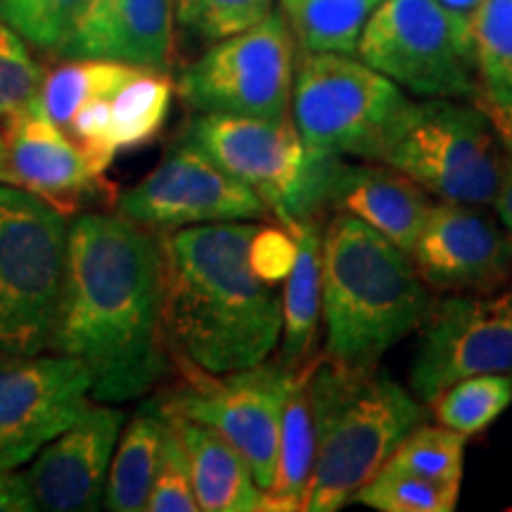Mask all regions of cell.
Listing matches in <instances>:
<instances>
[{
	"mask_svg": "<svg viewBox=\"0 0 512 512\" xmlns=\"http://www.w3.org/2000/svg\"><path fill=\"white\" fill-rule=\"evenodd\" d=\"M162 309L159 233L121 214H83L69 223L50 349L86 366L95 401H133L162 380L171 361Z\"/></svg>",
	"mask_w": 512,
	"mask_h": 512,
	"instance_id": "cell-1",
	"label": "cell"
},
{
	"mask_svg": "<svg viewBox=\"0 0 512 512\" xmlns=\"http://www.w3.org/2000/svg\"><path fill=\"white\" fill-rule=\"evenodd\" d=\"M256 228L228 221L162 235L164 342L176 366L233 373L278 347L283 299L249 261Z\"/></svg>",
	"mask_w": 512,
	"mask_h": 512,
	"instance_id": "cell-2",
	"label": "cell"
},
{
	"mask_svg": "<svg viewBox=\"0 0 512 512\" xmlns=\"http://www.w3.org/2000/svg\"><path fill=\"white\" fill-rule=\"evenodd\" d=\"M434 302L413 259L375 228L335 214L323 228V318L328 361L377 368L415 332Z\"/></svg>",
	"mask_w": 512,
	"mask_h": 512,
	"instance_id": "cell-3",
	"label": "cell"
},
{
	"mask_svg": "<svg viewBox=\"0 0 512 512\" xmlns=\"http://www.w3.org/2000/svg\"><path fill=\"white\" fill-rule=\"evenodd\" d=\"M316 463L304 512H335L422 425L427 411L377 368H344L318 356L309 375Z\"/></svg>",
	"mask_w": 512,
	"mask_h": 512,
	"instance_id": "cell-4",
	"label": "cell"
},
{
	"mask_svg": "<svg viewBox=\"0 0 512 512\" xmlns=\"http://www.w3.org/2000/svg\"><path fill=\"white\" fill-rule=\"evenodd\" d=\"M67 214L0 183V356L50 349L67 259Z\"/></svg>",
	"mask_w": 512,
	"mask_h": 512,
	"instance_id": "cell-5",
	"label": "cell"
},
{
	"mask_svg": "<svg viewBox=\"0 0 512 512\" xmlns=\"http://www.w3.org/2000/svg\"><path fill=\"white\" fill-rule=\"evenodd\" d=\"M380 162L441 202L489 207L501 188L508 155L475 105L432 98L408 105Z\"/></svg>",
	"mask_w": 512,
	"mask_h": 512,
	"instance_id": "cell-6",
	"label": "cell"
},
{
	"mask_svg": "<svg viewBox=\"0 0 512 512\" xmlns=\"http://www.w3.org/2000/svg\"><path fill=\"white\" fill-rule=\"evenodd\" d=\"M411 100L366 62L304 53L292 81V124L306 147L380 162Z\"/></svg>",
	"mask_w": 512,
	"mask_h": 512,
	"instance_id": "cell-7",
	"label": "cell"
},
{
	"mask_svg": "<svg viewBox=\"0 0 512 512\" xmlns=\"http://www.w3.org/2000/svg\"><path fill=\"white\" fill-rule=\"evenodd\" d=\"M356 53L396 86L425 98H475L479 88L472 24L437 0H382Z\"/></svg>",
	"mask_w": 512,
	"mask_h": 512,
	"instance_id": "cell-8",
	"label": "cell"
},
{
	"mask_svg": "<svg viewBox=\"0 0 512 512\" xmlns=\"http://www.w3.org/2000/svg\"><path fill=\"white\" fill-rule=\"evenodd\" d=\"M178 370L181 384L159 403L226 439L247 460L254 482L266 491L273 482L280 418L294 373L268 358L252 368L221 375L190 366Z\"/></svg>",
	"mask_w": 512,
	"mask_h": 512,
	"instance_id": "cell-9",
	"label": "cell"
},
{
	"mask_svg": "<svg viewBox=\"0 0 512 512\" xmlns=\"http://www.w3.org/2000/svg\"><path fill=\"white\" fill-rule=\"evenodd\" d=\"M294 48L285 17L271 12L256 27L216 41L178 79L195 112L285 119L292 100Z\"/></svg>",
	"mask_w": 512,
	"mask_h": 512,
	"instance_id": "cell-10",
	"label": "cell"
},
{
	"mask_svg": "<svg viewBox=\"0 0 512 512\" xmlns=\"http://www.w3.org/2000/svg\"><path fill=\"white\" fill-rule=\"evenodd\" d=\"M420 330L411 387L427 406L463 377L512 375V292L434 299Z\"/></svg>",
	"mask_w": 512,
	"mask_h": 512,
	"instance_id": "cell-11",
	"label": "cell"
},
{
	"mask_svg": "<svg viewBox=\"0 0 512 512\" xmlns=\"http://www.w3.org/2000/svg\"><path fill=\"white\" fill-rule=\"evenodd\" d=\"M117 209L155 233L204 223L261 221L271 214L252 190L188 140L171 147L143 181L121 192Z\"/></svg>",
	"mask_w": 512,
	"mask_h": 512,
	"instance_id": "cell-12",
	"label": "cell"
},
{
	"mask_svg": "<svg viewBox=\"0 0 512 512\" xmlns=\"http://www.w3.org/2000/svg\"><path fill=\"white\" fill-rule=\"evenodd\" d=\"M93 380L72 356H0V467L19 470L91 406Z\"/></svg>",
	"mask_w": 512,
	"mask_h": 512,
	"instance_id": "cell-13",
	"label": "cell"
},
{
	"mask_svg": "<svg viewBox=\"0 0 512 512\" xmlns=\"http://www.w3.org/2000/svg\"><path fill=\"white\" fill-rule=\"evenodd\" d=\"M432 292L489 294L512 278V240L475 204H434L408 254Z\"/></svg>",
	"mask_w": 512,
	"mask_h": 512,
	"instance_id": "cell-14",
	"label": "cell"
},
{
	"mask_svg": "<svg viewBox=\"0 0 512 512\" xmlns=\"http://www.w3.org/2000/svg\"><path fill=\"white\" fill-rule=\"evenodd\" d=\"M185 140L245 185L278 216L297 181L304 143L285 119L204 112L190 121Z\"/></svg>",
	"mask_w": 512,
	"mask_h": 512,
	"instance_id": "cell-15",
	"label": "cell"
},
{
	"mask_svg": "<svg viewBox=\"0 0 512 512\" xmlns=\"http://www.w3.org/2000/svg\"><path fill=\"white\" fill-rule=\"evenodd\" d=\"M124 420L119 408L88 406L79 420L48 441L24 472L34 508L46 512L100 508Z\"/></svg>",
	"mask_w": 512,
	"mask_h": 512,
	"instance_id": "cell-16",
	"label": "cell"
},
{
	"mask_svg": "<svg viewBox=\"0 0 512 512\" xmlns=\"http://www.w3.org/2000/svg\"><path fill=\"white\" fill-rule=\"evenodd\" d=\"M100 178L41 100L0 121V183L27 190L69 216Z\"/></svg>",
	"mask_w": 512,
	"mask_h": 512,
	"instance_id": "cell-17",
	"label": "cell"
},
{
	"mask_svg": "<svg viewBox=\"0 0 512 512\" xmlns=\"http://www.w3.org/2000/svg\"><path fill=\"white\" fill-rule=\"evenodd\" d=\"M430 197V192L392 166L344 162L332 188L330 209L354 216L411 254L434 207Z\"/></svg>",
	"mask_w": 512,
	"mask_h": 512,
	"instance_id": "cell-18",
	"label": "cell"
},
{
	"mask_svg": "<svg viewBox=\"0 0 512 512\" xmlns=\"http://www.w3.org/2000/svg\"><path fill=\"white\" fill-rule=\"evenodd\" d=\"M164 408V406H162ZM166 411V408H164ZM181 439L197 505L204 512H261L266 491L254 482L247 460L200 422L166 411Z\"/></svg>",
	"mask_w": 512,
	"mask_h": 512,
	"instance_id": "cell-19",
	"label": "cell"
},
{
	"mask_svg": "<svg viewBox=\"0 0 512 512\" xmlns=\"http://www.w3.org/2000/svg\"><path fill=\"white\" fill-rule=\"evenodd\" d=\"M294 235L297 254L283 292V328L278 361L299 373L316 361V339L323 313V226L316 219L285 223Z\"/></svg>",
	"mask_w": 512,
	"mask_h": 512,
	"instance_id": "cell-20",
	"label": "cell"
},
{
	"mask_svg": "<svg viewBox=\"0 0 512 512\" xmlns=\"http://www.w3.org/2000/svg\"><path fill=\"white\" fill-rule=\"evenodd\" d=\"M313 363L292 375L290 392L283 403L278 458H275L273 482L266 489V510L271 512L304 510L309 498L313 463H316V432H313L309 396Z\"/></svg>",
	"mask_w": 512,
	"mask_h": 512,
	"instance_id": "cell-21",
	"label": "cell"
},
{
	"mask_svg": "<svg viewBox=\"0 0 512 512\" xmlns=\"http://www.w3.org/2000/svg\"><path fill=\"white\" fill-rule=\"evenodd\" d=\"M166 427L169 420L162 403H147L133 415L128 427H124L107 472L105 498H102L107 510L140 512L147 508L162 458Z\"/></svg>",
	"mask_w": 512,
	"mask_h": 512,
	"instance_id": "cell-22",
	"label": "cell"
},
{
	"mask_svg": "<svg viewBox=\"0 0 512 512\" xmlns=\"http://www.w3.org/2000/svg\"><path fill=\"white\" fill-rule=\"evenodd\" d=\"M174 55V0H119L93 55L164 72Z\"/></svg>",
	"mask_w": 512,
	"mask_h": 512,
	"instance_id": "cell-23",
	"label": "cell"
},
{
	"mask_svg": "<svg viewBox=\"0 0 512 512\" xmlns=\"http://www.w3.org/2000/svg\"><path fill=\"white\" fill-rule=\"evenodd\" d=\"M290 34L304 53L354 55L382 0H280Z\"/></svg>",
	"mask_w": 512,
	"mask_h": 512,
	"instance_id": "cell-24",
	"label": "cell"
},
{
	"mask_svg": "<svg viewBox=\"0 0 512 512\" xmlns=\"http://www.w3.org/2000/svg\"><path fill=\"white\" fill-rule=\"evenodd\" d=\"M174 98V81L159 69H138L110 95L112 143L117 152L150 143L162 131Z\"/></svg>",
	"mask_w": 512,
	"mask_h": 512,
	"instance_id": "cell-25",
	"label": "cell"
},
{
	"mask_svg": "<svg viewBox=\"0 0 512 512\" xmlns=\"http://www.w3.org/2000/svg\"><path fill=\"white\" fill-rule=\"evenodd\" d=\"M140 67L131 64L100 60V57H81L57 67L43 79L41 102L48 117L60 128H67L79 107L95 98H107L119 86L131 79Z\"/></svg>",
	"mask_w": 512,
	"mask_h": 512,
	"instance_id": "cell-26",
	"label": "cell"
},
{
	"mask_svg": "<svg viewBox=\"0 0 512 512\" xmlns=\"http://www.w3.org/2000/svg\"><path fill=\"white\" fill-rule=\"evenodd\" d=\"M512 403V375L484 373L453 382L430 403L434 418L448 430L475 437Z\"/></svg>",
	"mask_w": 512,
	"mask_h": 512,
	"instance_id": "cell-27",
	"label": "cell"
},
{
	"mask_svg": "<svg viewBox=\"0 0 512 512\" xmlns=\"http://www.w3.org/2000/svg\"><path fill=\"white\" fill-rule=\"evenodd\" d=\"M458 496V486H446L382 465L356 491L351 503L368 505L380 512H453L458 508Z\"/></svg>",
	"mask_w": 512,
	"mask_h": 512,
	"instance_id": "cell-28",
	"label": "cell"
},
{
	"mask_svg": "<svg viewBox=\"0 0 512 512\" xmlns=\"http://www.w3.org/2000/svg\"><path fill=\"white\" fill-rule=\"evenodd\" d=\"M465 441L467 437L448 430L444 425L430 427L422 422L396 446V451L384 465L460 489Z\"/></svg>",
	"mask_w": 512,
	"mask_h": 512,
	"instance_id": "cell-29",
	"label": "cell"
},
{
	"mask_svg": "<svg viewBox=\"0 0 512 512\" xmlns=\"http://www.w3.org/2000/svg\"><path fill=\"white\" fill-rule=\"evenodd\" d=\"M174 12L190 36L216 43L264 22L273 0H174Z\"/></svg>",
	"mask_w": 512,
	"mask_h": 512,
	"instance_id": "cell-30",
	"label": "cell"
},
{
	"mask_svg": "<svg viewBox=\"0 0 512 512\" xmlns=\"http://www.w3.org/2000/svg\"><path fill=\"white\" fill-rule=\"evenodd\" d=\"M86 0H0V17L24 41L41 50H60Z\"/></svg>",
	"mask_w": 512,
	"mask_h": 512,
	"instance_id": "cell-31",
	"label": "cell"
},
{
	"mask_svg": "<svg viewBox=\"0 0 512 512\" xmlns=\"http://www.w3.org/2000/svg\"><path fill=\"white\" fill-rule=\"evenodd\" d=\"M472 36L484 86L512 91V0H484Z\"/></svg>",
	"mask_w": 512,
	"mask_h": 512,
	"instance_id": "cell-32",
	"label": "cell"
},
{
	"mask_svg": "<svg viewBox=\"0 0 512 512\" xmlns=\"http://www.w3.org/2000/svg\"><path fill=\"white\" fill-rule=\"evenodd\" d=\"M43 74L22 36L0 19V121L41 100Z\"/></svg>",
	"mask_w": 512,
	"mask_h": 512,
	"instance_id": "cell-33",
	"label": "cell"
},
{
	"mask_svg": "<svg viewBox=\"0 0 512 512\" xmlns=\"http://www.w3.org/2000/svg\"><path fill=\"white\" fill-rule=\"evenodd\" d=\"M166 420H169V415H166ZM145 510L150 512H197L200 510L195 491H192L188 458H185L183 444L181 439H178L171 420H169V427H166L162 458H159L157 475H155V482H152V491H150V498H147Z\"/></svg>",
	"mask_w": 512,
	"mask_h": 512,
	"instance_id": "cell-34",
	"label": "cell"
},
{
	"mask_svg": "<svg viewBox=\"0 0 512 512\" xmlns=\"http://www.w3.org/2000/svg\"><path fill=\"white\" fill-rule=\"evenodd\" d=\"M297 242L285 226H259L256 228L252 245H249V261L252 268L266 283H278L290 275Z\"/></svg>",
	"mask_w": 512,
	"mask_h": 512,
	"instance_id": "cell-35",
	"label": "cell"
},
{
	"mask_svg": "<svg viewBox=\"0 0 512 512\" xmlns=\"http://www.w3.org/2000/svg\"><path fill=\"white\" fill-rule=\"evenodd\" d=\"M119 0H86L83 8L76 17L72 31H69L67 41L60 50L62 57H72V60H81V57H91L95 43L110 22L114 8Z\"/></svg>",
	"mask_w": 512,
	"mask_h": 512,
	"instance_id": "cell-36",
	"label": "cell"
},
{
	"mask_svg": "<svg viewBox=\"0 0 512 512\" xmlns=\"http://www.w3.org/2000/svg\"><path fill=\"white\" fill-rule=\"evenodd\" d=\"M472 105L484 114L486 121L494 128L505 155L512 159V91L479 86L475 98H472Z\"/></svg>",
	"mask_w": 512,
	"mask_h": 512,
	"instance_id": "cell-37",
	"label": "cell"
},
{
	"mask_svg": "<svg viewBox=\"0 0 512 512\" xmlns=\"http://www.w3.org/2000/svg\"><path fill=\"white\" fill-rule=\"evenodd\" d=\"M24 472L0 467V512H34Z\"/></svg>",
	"mask_w": 512,
	"mask_h": 512,
	"instance_id": "cell-38",
	"label": "cell"
},
{
	"mask_svg": "<svg viewBox=\"0 0 512 512\" xmlns=\"http://www.w3.org/2000/svg\"><path fill=\"white\" fill-rule=\"evenodd\" d=\"M498 221L503 223V228L508 230L510 240H512V159L508 157L505 162V174L501 181V188L496 192V200H494Z\"/></svg>",
	"mask_w": 512,
	"mask_h": 512,
	"instance_id": "cell-39",
	"label": "cell"
},
{
	"mask_svg": "<svg viewBox=\"0 0 512 512\" xmlns=\"http://www.w3.org/2000/svg\"><path fill=\"white\" fill-rule=\"evenodd\" d=\"M441 8H446L453 15L465 19V22H475L479 8L484 5V0H437Z\"/></svg>",
	"mask_w": 512,
	"mask_h": 512,
	"instance_id": "cell-40",
	"label": "cell"
}]
</instances>
